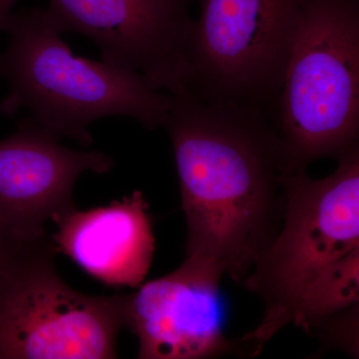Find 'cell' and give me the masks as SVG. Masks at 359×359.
Instances as JSON below:
<instances>
[{
  "mask_svg": "<svg viewBox=\"0 0 359 359\" xmlns=\"http://www.w3.org/2000/svg\"><path fill=\"white\" fill-rule=\"evenodd\" d=\"M165 128L173 146L187 256L243 283L282 226L287 166L278 121L264 111L173 96Z\"/></svg>",
  "mask_w": 359,
  "mask_h": 359,
  "instance_id": "1",
  "label": "cell"
},
{
  "mask_svg": "<svg viewBox=\"0 0 359 359\" xmlns=\"http://www.w3.org/2000/svg\"><path fill=\"white\" fill-rule=\"evenodd\" d=\"M325 179L306 172L285 179L282 226L244 285L264 302L263 320L242 337L259 355L289 325L306 334L358 304L359 149Z\"/></svg>",
  "mask_w": 359,
  "mask_h": 359,
  "instance_id": "2",
  "label": "cell"
},
{
  "mask_svg": "<svg viewBox=\"0 0 359 359\" xmlns=\"http://www.w3.org/2000/svg\"><path fill=\"white\" fill-rule=\"evenodd\" d=\"M4 32L9 44L0 54V76L8 92L0 115L26 110L56 138L82 147L92 145L90 125L102 118H132L149 131L166 124L173 96L133 71L73 54L48 9L13 11Z\"/></svg>",
  "mask_w": 359,
  "mask_h": 359,
  "instance_id": "3",
  "label": "cell"
},
{
  "mask_svg": "<svg viewBox=\"0 0 359 359\" xmlns=\"http://www.w3.org/2000/svg\"><path fill=\"white\" fill-rule=\"evenodd\" d=\"M290 173L359 149V0H309L280 99Z\"/></svg>",
  "mask_w": 359,
  "mask_h": 359,
  "instance_id": "4",
  "label": "cell"
},
{
  "mask_svg": "<svg viewBox=\"0 0 359 359\" xmlns=\"http://www.w3.org/2000/svg\"><path fill=\"white\" fill-rule=\"evenodd\" d=\"M47 233L27 238L0 273V359L117 358L122 295L73 290Z\"/></svg>",
  "mask_w": 359,
  "mask_h": 359,
  "instance_id": "5",
  "label": "cell"
},
{
  "mask_svg": "<svg viewBox=\"0 0 359 359\" xmlns=\"http://www.w3.org/2000/svg\"><path fill=\"white\" fill-rule=\"evenodd\" d=\"M186 92L268 113L278 99L309 0H195Z\"/></svg>",
  "mask_w": 359,
  "mask_h": 359,
  "instance_id": "6",
  "label": "cell"
},
{
  "mask_svg": "<svg viewBox=\"0 0 359 359\" xmlns=\"http://www.w3.org/2000/svg\"><path fill=\"white\" fill-rule=\"evenodd\" d=\"M195 0H49L65 34L99 47L101 61L138 73L158 91L185 93Z\"/></svg>",
  "mask_w": 359,
  "mask_h": 359,
  "instance_id": "7",
  "label": "cell"
},
{
  "mask_svg": "<svg viewBox=\"0 0 359 359\" xmlns=\"http://www.w3.org/2000/svg\"><path fill=\"white\" fill-rule=\"evenodd\" d=\"M223 276L212 261L186 257L173 273L122 295L124 327L138 339V358L255 356L245 340L224 334L219 297Z\"/></svg>",
  "mask_w": 359,
  "mask_h": 359,
  "instance_id": "8",
  "label": "cell"
},
{
  "mask_svg": "<svg viewBox=\"0 0 359 359\" xmlns=\"http://www.w3.org/2000/svg\"><path fill=\"white\" fill-rule=\"evenodd\" d=\"M28 116L0 141V223L23 238L76 210L73 191L85 172L106 174L114 160L101 151L65 147Z\"/></svg>",
  "mask_w": 359,
  "mask_h": 359,
  "instance_id": "9",
  "label": "cell"
},
{
  "mask_svg": "<svg viewBox=\"0 0 359 359\" xmlns=\"http://www.w3.org/2000/svg\"><path fill=\"white\" fill-rule=\"evenodd\" d=\"M143 194L107 207L68 212L57 221L52 240L87 273L113 287H140L155 250V238Z\"/></svg>",
  "mask_w": 359,
  "mask_h": 359,
  "instance_id": "10",
  "label": "cell"
},
{
  "mask_svg": "<svg viewBox=\"0 0 359 359\" xmlns=\"http://www.w3.org/2000/svg\"><path fill=\"white\" fill-rule=\"evenodd\" d=\"M358 304L330 316L313 330V337L325 340L327 346L339 347L358 355Z\"/></svg>",
  "mask_w": 359,
  "mask_h": 359,
  "instance_id": "11",
  "label": "cell"
},
{
  "mask_svg": "<svg viewBox=\"0 0 359 359\" xmlns=\"http://www.w3.org/2000/svg\"><path fill=\"white\" fill-rule=\"evenodd\" d=\"M27 238H30L20 237L0 223V273L6 269Z\"/></svg>",
  "mask_w": 359,
  "mask_h": 359,
  "instance_id": "12",
  "label": "cell"
},
{
  "mask_svg": "<svg viewBox=\"0 0 359 359\" xmlns=\"http://www.w3.org/2000/svg\"><path fill=\"white\" fill-rule=\"evenodd\" d=\"M18 0H0V32H4L7 20L13 13Z\"/></svg>",
  "mask_w": 359,
  "mask_h": 359,
  "instance_id": "13",
  "label": "cell"
}]
</instances>
